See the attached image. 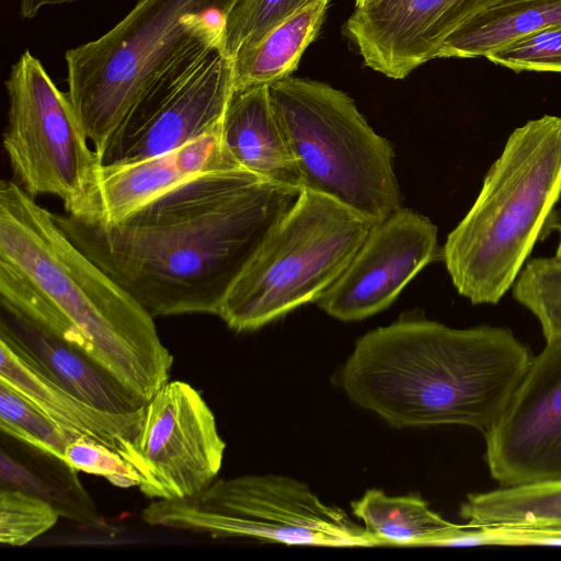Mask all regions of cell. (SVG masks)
<instances>
[{
	"label": "cell",
	"mask_w": 561,
	"mask_h": 561,
	"mask_svg": "<svg viewBox=\"0 0 561 561\" xmlns=\"http://www.w3.org/2000/svg\"><path fill=\"white\" fill-rule=\"evenodd\" d=\"M301 190L243 170L202 174L115 225L54 218L152 317L217 316L228 289Z\"/></svg>",
	"instance_id": "6da1fadb"
},
{
	"label": "cell",
	"mask_w": 561,
	"mask_h": 561,
	"mask_svg": "<svg viewBox=\"0 0 561 561\" xmlns=\"http://www.w3.org/2000/svg\"><path fill=\"white\" fill-rule=\"evenodd\" d=\"M0 302L78 348L145 403L173 356L153 318L15 181L0 185Z\"/></svg>",
	"instance_id": "7a4b0ae2"
},
{
	"label": "cell",
	"mask_w": 561,
	"mask_h": 561,
	"mask_svg": "<svg viewBox=\"0 0 561 561\" xmlns=\"http://www.w3.org/2000/svg\"><path fill=\"white\" fill-rule=\"evenodd\" d=\"M531 358L508 328L404 319L360 336L339 382L352 402L392 427L454 424L484 433Z\"/></svg>",
	"instance_id": "3957f363"
},
{
	"label": "cell",
	"mask_w": 561,
	"mask_h": 561,
	"mask_svg": "<svg viewBox=\"0 0 561 561\" xmlns=\"http://www.w3.org/2000/svg\"><path fill=\"white\" fill-rule=\"evenodd\" d=\"M561 195V116L530 119L508 136L442 256L458 293L495 305L514 285Z\"/></svg>",
	"instance_id": "277c9868"
},
{
	"label": "cell",
	"mask_w": 561,
	"mask_h": 561,
	"mask_svg": "<svg viewBox=\"0 0 561 561\" xmlns=\"http://www.w3.org/2000/svg\"><path fill=\"white\" fill-rule=\"evenodd\" d=\"M238 0H139L100 38L66 53L68 96L102 158L150 83L192 53L224 50Z\"/></svg>",
	"instance_id": "5b68a950"
},
{
	"label": "cell",
	"mask_w": 561,
	"mask_h": 561,
	"mask_svg": "<svg viewBox=\"0 0 561 561\" xmlns=\"http://www.w3.org/2000/svg\"><path fill=\"white\" fill-rule=\"evenodd\" d=\"M302 188L335 199L373 225L401 208L393 149L345 92L287 77L268 84Z\"/></svg>",
	"instance_id": "8992f818"
},
{
	"label": "cell",
	"mask_w": 561,
	"mask_h": 561,
	"mask_svg": "<svg viewBox=\"0 0 561 561\" xmlns=\"http://www.w3.org/2000/svg\"><path fill=\"white\" fill-rule=\"evenodd\" d=\"M371 227L335 199L302 188L232 283L217 316L229 329L250 332L318 301Z\"/></svg>",
	"instance_id": "52a82bcc"
},
{
	"label": "cell",
	"mask_w": 561,
	"mask_h": 561,
	"mask_svg": "<svg viewBox=\"0 0 561 561\" xmlns=\"http://www.w3.org/2000/svg\"><path fill=\"white\" fill-rule=\"evenodd\" d=\"M150 526L251 538L287 546L385 547L340 507L304 482L280 474L214 481L195 499L152 500L141 512Z\"/></svg>",
	"instance_id": "ba28073f"
},
{
	"label": "cell",
	"mask_w": 561,
	"mask_h": 561,
	"mask_svg": "<svg viewBox=\"0 0 561 561\" xmlns=\"http://www.w3.org/2000/svg\"><path fill=\"white\" fill-rule=\"evenodd\" d=\"M3 147L14 181L32 197L54 195L78 216L102 164L67 93L25 50L5 80Z\"/></svg>",
	"instance_id": "9c48e42d"
},
{
	"label": "cell",
	"mask_w": 561,
	"mask_h": 561,
	"mask_svg": "<svg viewBox=\"0 0 561 561\" xmlns=\"http://www.w3.org/2000/svg\"><path fill=\"white\" fill-rule=\"evenodd\" d=\"M225 449L201 392L175 380L145 403L138 428L117 453L138 472L146 497L182 500L197 497L215 481Z\"/></svg>",
	"instance_id": "30bf717a"
},
{
	"label": "cell",
	"mask_w": 561,
	"mask_h": 561,
	"mask_svg": "<svg viewBox=\"0 0 561 561\" xmlns=\"http://www.w3.org/2000/svg\"><path fill=\"white\" fill-rule=\"evenodd\" d=\"M232 91V59L221 48L184 56L146 89L102 164L129 163L171 151L217 128Z\"/></svg>",
	"instance_id": "8fae6325"
},
{
	"label": "cell",
	"mask_w": 561,
	"mask_h": 561,
	"mask_svg": "<svg viewBox=\"0 0 561 561\" xmlns=\"http://www.w3.org/2000/svg\"><path fill=\"white\" fill-rule=\"evenodd\" d=\"M484 460L501 486L561 480V336L546 342L496 423Z\"/></svg>",
	"instance_id": "7c38bea8"
},
{
	"label": "cell",
	"mask_w": 561,
	"mask_h": 561,
	"mask_svg": "<svg viewBox=\"0 0 561 561\" xmlns=\"http://www.w3.org/2000/svg\"><path fill=\"white\" fill-rule=\"evenodd\" d=\"M437 254V227L400 208L373 225L345 271L317 302L337 320L366 319L388 308Z\"/></svg>",
	"instance_id": "4fadbf2b"
},
{
	"label": "cell",
	"mask_w": 561,
	"mask_h": 561,
	"mask_svg": "<svg viewBox=\"0 0 561 561\" xmlns=\"http://www.w3.org/2000/svg\"><path fill=\"white\" fill-rule=\"evenodd\" d=\"M233 169L240 168L222 146L220 125L171 151L129 163L101 164L82 210L75 217L115 225L202 174Z\"/></svg>",
	"instance_id": "5bb4252c"
},
{
	"label": "cell",
	"mask_w": 561,
	"mask_h": 561,
	"mask_svg": "<svg viewBox=\"0 0 561 561\" xmlns=\"http://www.w3.org/2000/svg\"><path fill=\"white\" fill-rule=\"evenodd\" d=\"M0 382L12 388L61 427L117 453L138 428L144 405L115 413L88 403L49 376L26 352L0 333Z\"/></svg>",
	"instance_id": "9a60e30c"
},
{
	"label": "cell",
	"mask_w": 561,
	"mask_h": 561,
	"mask_svg": "<svg viewBox=\"0 0 561 561\" xmlns=\"http://www.w3.org/2000/svg\"><path fill=\"white\" fill-rule=\"evenodd\" d=\"M0 333L88 403L115 413L135 412L145 404L84 353L4 302H1Z\"/></svg>",
	"instance_id": "2e32d148"
},
{
	"label": "cell",
	"mask_w": 561,
	"mask_h": 561,
	"mask_svg": "<svg viewBox=\"0 0 561 561\" xmlns=\"http://www.w3.org/2000/svg\"><path fill=\"white\" fill-rule=\"evenodd\" d=\"M221 141L240 169L302 190L295 158L272 105L268 84L233 89L221 122Z\"/></svg>",
	"instance_id": "e0dca14e"
},
{
	"label": "cell",
	"mask_w": 561,
	"mask_h": 561,
	"mask_svg": "<svg viewBox=\"0 0 561 561\" xmlns=\"http://www.w3.org/2000/svg\"><path fill=\"white\" fill-rule=\"evenodd\" d=\"M561 24V0H508L470 18L443 42L437 58L486 57L529 34Z\"/></svg>",
	"instance_id": "ac0fdd59"
},
{
	"label": "cell",
	"mask_w": 561,
	"mask_h": 561,
	"mask_svg": "<svg viewBox=\"0 0 561 561\" xmlns=\"http://www.w3.org/2000/svg\"><path fill=\"white\" fill-rule=\"evenodd\" d=\"M459 514L474 527L561 534V480L470 493Z\"/></svg>",
	"instance_id": "d6986e66"
},
{
	"label": "cell",
	"mask_w": 561,
	"mask_h": 561,
	"mask_svg": "<svg viewBox=\"0 0 561 561\" xmlns=\"http://www.w3.org/2000/svg\"><path fill=\"white\" fill-rule=\"evenodd\" d=\"M331 0L308 4L233 55V89L271 84L290 77L318 35Z\"/></svg>",
	"instance_id": "ffe728a7"
},
{
	"label": "cell",
	"mask_w": 561,
	"mask_h": 561,
	"mask_svg": "<svg viewBox=\"0 0 561 561\" xmlns=\"http://www.w3.org/2000/svg\"><path fill=\"white\" fill-rule=\"evenodd\" d=\"M352 514L385 546H442L470 527L454 524L431 510L419 494L389 496L377 489L351 502Z\"/></svg>",
	"instance_id": "44dd1931"
},
{
	"label": "cell",
	"mask_w": 561,
	"mask_h": 561,
	"mask_svg": "<svg viewBox=\"0 0 561 561\" xmlns=\"http://www.w3.org/2000/svg\"><path fill=\"white\" fill-rule=\"evenodd\" d=\"M33 460L18 459L1 448V488L21 490L49 502L60 516L83 525H96L98 511L67 461L30 446Z\"/></svg>",
	"instance_id": "7402d4cb"
},
{
	"label": "cell",
	"mask_w": 561,
	"mask_h": 561,
	"mask_svg": "<svg viewBox=\"0 0 561 561\" xmlns=\"http://www.w3.org/2000/svg\"><path fill=\"white\" fill-rule=\"evenodd\" d=\"M0 430L5 436L65 461L69 443L82 437L58 425L3 382H0Z\"/></svg>",
	"instance_id": "603a6c76"
},
{
	"label": "cell",
	"mask_w": 561,
	"mask_h": 561,
	"mask_svg": "<svg viewBox=\"0 0 561 561\" xmlns=\"http://www.w3.org/2000/svg\"><path fill=\"white\" fill-rule=\"evenodd\" d=\"M316 1L238 0L227 16L224 53L232 58L239 48L256 43L272 28Z\"/></svg>",
	"instance_id": "cb8c5ba5"
},
{
	"label": "cell",
	"mask_w": 561,
	"mask_h": 561,
	"mask_svg": "<svg viewBox=\"0 0 561 561\" xmlns=\"http://www.w3.org/2000/svg\"><path fill=\"white\" fill-rule=\"evenodd\" d=\"M60 517L47 501L21 490H0V542L22 547L51 529Z\"/></svg>",
	"instance_id": "d4e9b609"
},
{
	"label": "cell",
	"mask_w": 561,
	"mask_h": 561,
	"mask_svg": "<svg viewBox=\"0 0 561 561\" xmlns=\"http://www.w3.org/2000/svg\"><path fill=\"white\" fill-rule=\"evenodd\" d=\"M485 58L516 72H561V24L512 42Z\"/></svg>",
	"instance_id": "484cf974"
},
{
	"label": "cell",
	"mask_w": 561,
	"mask_h": 561,
	"mask_svg": "<svg viewBox=\"0 0 561 561\" xmlns=\"http://www.w3.org/2000/svg\"><path fill=\"white\" fill-rule=\"evenodd\" d=\"M66 460L76 470L99 476L118 488L138 486V472L115 450L95 440L79 437L66 448Z\"/></svg>",
	"instance_id": "4316f807"
},
{
	"label": "cell",
	"mask_w": 561,
	"mask_h": 561,
	"mask_svg": "<svg viewBox=\"0 0 561 561\" xmlns=\"http://www.w3.org/2000/svg\"><path fill=\"white\" fill-rule=\"evenodd\" d=\"M73 1L76 0H20V14L24 19H32L43 7Z\"/></svg>",
	"instance_id": "83f0119b"
},
{
	"label": "cell",
	"mask_w": 561,
	"mask_h": 561,
	"mask_svg": "<svg viewBox=\"0 0 561 561\" xmlns=\"http://www.w3.org/2000/svg\"><path fill=\"white\" fill-rule=\"evenodd\" d=\"M556 256L561 257V226L559 228V242L556 250Z\"/></svg>",
	"instance_id": "f1b7e54d"
},
{
	"label": "cell",
	"mask_w": 561,
	"mask_h": 561,
	"mask_svg": "<svg viewBox=\"0 0 561 561\" xmlns=\"http://www.w3.org/2000/svg\"><path fill=\"white\" fill-rule=\"evenodd\" d=\"M371 1H374V0H355V8L364 5V4H366L368 2H371Z\"/></svg>",
	"instance_id": "f546056e"
}]
</instances>
